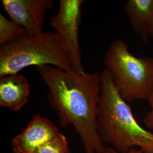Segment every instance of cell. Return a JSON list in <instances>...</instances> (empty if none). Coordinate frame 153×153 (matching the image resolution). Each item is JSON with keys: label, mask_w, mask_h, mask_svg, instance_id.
<instances>
[{"label": "cell", "mask_w": 153, "mask_h": 153, "mask_svg": "<svg viewBox=\"0 0 153 153\" xmlns=\"http://www.w3.org/2000/svg\"><path fill=\"white\" fill-rule=\"evenodd\" d=\"M100 76L97 130L102 141L120 153L133 149L153 153V132L138 123L131 107L118 93L107 71L104 69Z\"/></svg>", "instance_id": "2"}, {"label": "cell", "mask_w": 153, "mask_h": 153, "mask_svg": "<svg viewBox=\"0 0 153 153\" xmlns=\"http://www.w3.org/2000/svg\"><path fill=\"white\" fill-rule=\"evenodd\" d=\"M2 5L11 21L23 28L30 36L43 33L46 13L51 10L52 0H2Z\"/></svg>", "instance_id": "6"}, {"label": "cell", "mask_w": 153, "mask_h": 153, "mask_svg": "<svg viewBox=\"0 0 153 153\" xmlns=\"http://www.w3.org/2000/svg\"><path fill=\"white\" fill-rule=\"evenodd\" d=\"M60 133L51 121L39 114L34 115L23 131L12 140V151L13 153H32Z\"/></svg>", "instance_id": "7"}, {"label": "cell", "mask_w": 153, "mask_h": 153, "mask_svg": "<svg viewBox=\"0 0 153 153\" xmlns=\"http://www.w3.org/2000/svg\"><path fill=\"white\" fill-rule=\"evenodd\" d=\"M94 153H120L112 148H105L103 151L100 152H96ZM125 153H143L141 150L139 149H133L130 151Z\"/></svg>", "instance_id": "13"}, {"label": "cell", "mask_w": 153, "mask_h": 153, "mask_svg": "<svg viewBox=\"0 0 153 153\" xmlns=\"http://www.w3.org/2000/svg\"><path fill=\"white\" fill-rule=\"evenodd\" d=\"M48 65L73 70L55 33L26 36L0 48V77L18 74L29 66Z\"/></svg>", "instance_id": "4"}, {"label": "cell", "mask_w": 153, "mask_h": 153, "mask_svg": "<svg viewBox=\"0 0 153 153\" xmlns=\"http://www.w3.org/2000/svg\"><path fill=\"white\" fill-rule=\"evenodd\" d=\"M105 70L127 103L148 100L153 94V57L133 55L126 42L117 39L104 55Z\"/></svg>", "instance_id": "3"}, {"label": "cell", "mask_w": 153, "mask_h": 153, "mask_svg": "<svg viewBox=\"0 0 153 153\" xmlns=\"http://www.w3.org/2000/svg\"><path fill=\"white\" fill-rule=\"evenodd\" d=\"M83 0H60L58 13L51 18L49 25L65 52L72 69L79 74L86 72L82 64L79 40Z\"/></svg>", "instance_id": "5"}, {"label": "cell", "mask_w": 153, "mask_h": 153, "mask_svg": "<svg viewBox=\"0 0 153 153\" xmlns=\"http://www.w3.org/2000/svg\"><path fill=\"white\" fill-rule=\"evenodd\" d=\"M37 69L48 88L47 99L61 126L74 127L86 153L103 151L105 147L97 130L100 74H79L48 65Z\"/></svg>", "instance_id": "1"}, {"label": "cell", "mask_w": 153, "mask_h": 153, "mask_svg": "<svg viewBox=\"0 0 153 153\" xmlns=\"http://www.w3.org/2000/svg\"><path fill=\"white\" fill-rule=\"evenodd\" d=\"M26 30L0 14V44H8L27 36Z\"/></svg>", "instance_id": "10"}, {"label": "cell", "mask_w": 153, "mask_h": 153, "mask_svg": "<svg viewBox=\"0 0 153 153\" xmlns=\"http://www.w3.org/2000/svg\"><path fill=\"white\" fill-rule=\"evenodd\" d=\"M30 94L27 78L22 74L0 77V105L19 111L28 103Z\"/></svg>", "instance_id": "8"}, {"label": "cell", "mask_w": 153, "mask_h": 153, "mask_svg": "<svg viewBox=\"0 0 153 153\" xmlns=\"http://www.w3.org/2000/svg\"><path fill=\"white\" fill-rule=\"evenodd\" d=\"M123 9L133 31L143 42L153 38V0H128Z\"/></svg>", "instance_id": "9"}, {"label": "cell", "mask_w": 153, "mask_h": 153, "mask_svg": "<svg viewBox=\"0 0 153 153\" xmlns=\"http://www.w3.org/2000/svg\"><path fill=\"white\" fill-rule=\"evenodd\" d=\"M150 109L148 111L143 119V123L149 129L153 131V94L149 100Z\"/></svg>", "instance_id": "12"}, {"label": "cell", "mask_w": 153, "mask_h": 153, "mask_svg": "<svg viewBox=\"0 0 153 153\" xmlns=\"http://www.w3.org/2000/svg\"><path fill=\"white\" fill-rule=\"evenodd\" d=\"M32 153H70L68 140L60 133L53 140L44 143Z\"/></svg>", "instance_id": "11"}]
</instances>
